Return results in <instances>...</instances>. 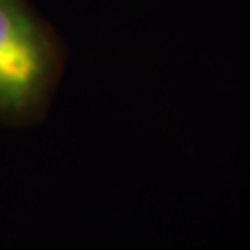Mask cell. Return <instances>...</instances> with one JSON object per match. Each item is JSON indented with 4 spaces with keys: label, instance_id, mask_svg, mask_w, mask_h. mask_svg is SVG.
<instances>
[{
    "label": "cell",
    "instance_id": "cell-1",
    "mask_svg": "<svg viewBox=\"0 0 250 250\" xmlns=\"http://www.w3.org/2000/svg\"><path fill=\"white\" fill-rule=\"evenodd\" d=\"M65 50L27 0H0V121L29 125L48 111Z\"/></svg>",
    "mask_w": 250,
    "mask_h": 250
}]
</instances>
